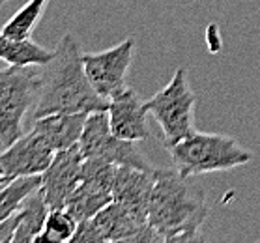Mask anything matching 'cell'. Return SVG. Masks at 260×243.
I'll use <instances>...</instances> for the list:
<instances>
[{
    "label": "cell",
    "mask_w": 260,
    "mask_h": 243,
    "mask_svg": "<svg viewBox=\"0 0 260 243\" xmlns=\"http://www.w3.org/2000/svg\"><path fill=\"white\" fill-rule=\"evenodd\" d=\"M53 58V51L40 43L26 40H13L0 32V60L10 65H45Z\"/></svg>",
    "instance_id": "16"
},
{
    "label": "cell",
    "mask_w": 260,
    "mask_h": 243,
    "mask_svg": "<svg viewBox=\"0 0 260 243\" xmlns=\"http://www.w3.org/2000/svg\"><path fill=\"white\" fill-rule=\"evenodd\" d=\"M53 146L45 141L40 131L32 127L28 133L19 136L17 141L0 152V163L4 165L12 180L21 176L43 174L54 157Z\"/></svg>",
    "instance_id": "11"
},
{
    "label": "cell",
    "mask_w": 260,
    "mask_h": 243,
    "mask_svg": "<svg viewBox=\"0 0 260 243\" xmlns=\"http://www.w3.org/2000/svg\"><path fill=\"white\" fill-rule=\"evenodd\" d=\"M155 168L144 170L135 166H118L113 185V200L148 217V204L155 184Z\"/></svg>",
    "instance_id": "13"
},
{
    "label": "cell",
    "mask_w": 260,
    "mask_h": 243,
    "mask_svg": "<svg viewBox=\"0 0 260 243\" xmlns=\"http://www.w3.org/2000/svg\"><path fill=\"white\" fill-rule=\"evenodd\" d=\"M49 0H28L4 26H2V34L13 40H26L32 36L36 24L40 23L43 17V12L47 8Z\"/></svg>",
    "instance_id": "18"
},
{
    "label": "cell",
    "mask_w": 260,
    "mask_h": 243,
    "mask_svg": "<svg viewBox=\"0 0 260 243\" xmlns=\"http://www.w3.org/2000/svg\"><path fill=\"white\" fill-rule=\"evenodd\" d=\"M197 95L187 81V72L178 67L171 83L152 99L144 101L148 113L155 118L163 131V146L167 150L189 136L195 129Z\"/></svg>",
    "instance_id": "6"
},
{
    "label": "cell",
    "mask_w": 260,
    "mask_h": 243,
    "mask_svg": "<svg viewBox=\"0 0 260 243\" xmlns=\"http://www.w3.org/2000/svg\"><path fill=\"white\" fill-rule=\"evenodd\" d=\"M109 101L101 97L86 77L83 53L77 40L64 34L53 58L42 65V88L34 107V120L56 113L105 111Z\"/></svg>",
    "instance_id": "2"
},
{
    "label": "cell",
    "mask_w": 260,
    "mask_h": 243,
    "mask_svg": "<svg viewBox=\"0 0 260 243\" xmlns=\"http://www.w3.org/2000/svg\"><path fill=\"white\" fill-rule=\"evenodd\" d=\"M12 182H13L12 176L8 174V170L4 168V165L0 163V189H2V187H6L8 184H12Z\"/></svg>",
    "instance_id": "21"
},
{
    "label": "cell",
    "mask_w": 260,
    "mask_h": 243,
    "mask_svg": "<svg viewBox=\"0 0 260 243\" xmlns=\"http://www.w3.org/2000/svg\"><path fill=\"white\" fill-rule=\"evenodd\" d=\"M135 54V40L125 38L118 45L107 49L103 53L83 54V64L86 77L90 79L95 92L107 101L127 88V72Z\"/></svg>",
    "instance_id": "9"
},
{
    "label": "cell",
    "mask_w": 260,
    "mask_h": 243,
    "mask_svg": "<svg viewBox=\"0 0 260 243\" xmlns=\"http://www.w3.org/2000/svg\"><path fill=\"white\" fill-rule=\"evenodd\" d=\"M79 148L84 159H100L116 166H135L152 170L155 168L141 154L133 141L120 138L113 133L105 111H94L86 116L83 135L79 138Z\"/></svg>",
    "instance_id": "7"
},
{
    "label": "cell",
    "mask_w": 260,
    "mask_h": 243,
    "mask_svg": "<svg viewBox=\"0 0 260 243\" xmlns=\"http://www.w3.org/2000/svg\"><path fill=\"white\" fill-rule=\"evenodd\" d=\"M116 165L100 159H84L81 182L66 204L77 223L92 219L100 210L113 202V185L116 176Z\"/></svg>",
    "instance_id": "8"
},
{
    "label": "cell",
    "mask_w": 260,
    "mask_h": 243,
    "mask_svg": "<svg viewBox=\"0 0 260 243\" xmlns=\"http://www.w3.org/2000/svg\"><path fill=\"white\" fill-rule=\"evenodd\" d=\"M49 212L51 210L45 202L42 189L30 193L17 212V230H15L12 243H36L38 236L42 234L43 226H45Z\"/></svg>",
    "instance_id": "15"
},
{
    "label": "cell",
    "mask_w": 260,
    "mask_h": 243,
    "mask_svg": "<svg viewBox=\"0 0 260 243\" xmlns=\"http://www.w3.org/2000/svg\"><path fill=\"white\" fill-rule=\"evenodd\" d=\"M83 161L84 157L79 144L54 154L51 165L42 174V187H40L49 210L66 207L70 196L73 195L75 187L81 182Z\"/></svg>",
    "instance_id": "10"
},
{
    "label": "cell",
    "mask_w": 260,
    "mask_h": 243,
    "mask_svg": "<svg viewBox=\"0 0 260 243\" xmlns=\"http://www.w3.org/2000/svg\"><path fill=\"white\" fill-rule=\"evenodd\" d=\"M6 2H8V0H0V8L4 6V4H6Z\"/></svg>",
    "instance_id": "22"
},
{
    "label": "cell",
    "mask_w": 260,
    "mask_h": 243,
    "mask_svg": "<svg viewBox=\"0 0 260 243\" xmlns=\"http://www.w3.org/2000/svg\"><path fill=\"white\" fill-rule=\"evenodd\" d=\"M77 219L66 210H51L45 219L42 234L38 236L36 243H68L77 230Z\"/></svg>",
    "instance_id": "19"
},
{
    "label": "cell",
    "mask_w": 260,
    "mask_h": 243,
    "mask_svg": "<svg viewBox=\"0 0 260 243\" xmlns=\"http://www.w3.org/2000/svg\"><path fill=\"white\" fill-rule=\"evenodd\" d=\"M42 65L0 67V144L6 148L24 135V116L42 88Z\"/></svg>",
    "instance_id": "4"
},
{
    "label": "cell",
    "mask_w": 260,
    "mask_h": 243,
    "mask_svg": "<svg viewBox=\"0 0 260 243\" xmlns=\"http://www.w3.org/2000/svg\"><path fill=\"white\" fill-rule=\"evenodd\" d=\"M107 114H109L111 129L120 138L133 141V143L154 138V133L150 131V124H148L150 113L146 109V103L129 86L109 99Z\"/></svg>",
    "instance_id": "12"
},
{
    "label": "cell",
    "mask_w": 260,
    "mask_h": 243,
    "mask_svg": "<svg viewBox=\"0 0 260 243\" xmlns=\"http://www.w3.org/2000/svg\"><path fill=\"white\" fill-rule=\"evenodd\" d=\"M88 114L90 113L47 114L42 118H36L32 127H36L45 136V141L53 146L54 152H60V150H68L79 144Z\"/></svg>",
    "instance_id": "14"
},
{
    "label": "cell",
    "mask_w": 260,
    "mask_h": 243,
    "mask_svg": "<svg viewBox=\"0 0 260 243\" xmlns=\"http://www.w3.org/2000/svg\"><path fill=\"white\" fill-rule=\"evenodd\" d=\"M206 193L193 178L176 168H155V184L148 204V225L161 241H195L208 219Z\"/></svg>",
    "instance_id": "1"
},
{
    "label": "cell",
    "mask_w": 260,
    "mask_h": 243,
    "mask_svg": "<svg viewBox=\"0 0 260 243\" xmlns=\"http://www.w3.org/2000/svg\"><path fill=\"white\" fill-rule=\"evenodd\" d=\"M40 185H42V174H36V176L15 178L12 184L2 187L0 189V223L17 214L24 198L36 189H40Z\"/></svg>",
    "instance_id": "17"
},
{
    "label": "cell",
    "mask_w": 260,
    "mask_h": 243,
    "mask_svg": "<svg viewBox=\"0 0 260 243\" xmlns=\"http://www.w3.org/2000/svg\"><path fill=\"white\" fill-rule=\"evenodd\" d=\"M17 230V214L0 223V243H12Z\"/></svg>",
    "instance_id": "20"
},
{
    "label": "cell",
    "mask_w": 260,
    "mask_h": 243,
    "mask_svg": "<svg viewBox=\"0 0 260 243\" xmlns=\"http://www.w3.org/2000/svg\"><path fill=\"white\" fill-rule=\"evenodd\" d=\"M73 243H161L148 217L113 200L92 219L81 221Z\"/></svg>",
    "instance_id": "5"
},
{
    "label": "cell",
    "mask_w": 260,
    "mask_h": 243,
    "mask_svg": "<svg viewBox=\"0 0 260 243\" xmlns=\"http://www.w3.org/2000/svg\"><path fill=\"white\" fill-rule=\"evenodd\" d=\"M176 168L185 178L210 172L232 170L253 161V154L240 144L236 136L193 131L189 136L169 148Z\"/></svg>",
    "instance_id": "3"
}]
</instances>
